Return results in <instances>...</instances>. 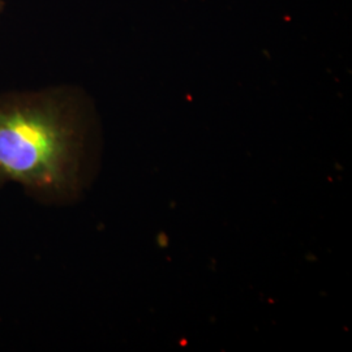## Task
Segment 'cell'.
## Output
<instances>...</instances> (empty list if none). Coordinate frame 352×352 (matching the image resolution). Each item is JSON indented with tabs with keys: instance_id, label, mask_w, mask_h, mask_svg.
Masks as SVG:
<instances>
[{
	"instance_id": "1",
	"label": "cell",
	"mask_w": 352,
	"mask_h": 352,
	"mask_svg": "<svg viewBox=\"0 0 352 352\" xmlns=\"http://www.w3.org/2000/svg\"><path fill=\"white\" fill-rule=\"evenodd\" d=\"M88 120L72 93L49 90L0 97V184L16 183L55 201L82 187Z\"/></svg>"
},
{
	"instance_id": "2",
	"label": "cell",
	"mask_w": 352,
	"mask_h": 352,
	"mask_svg": "<svg viewBox=\"0 0 352 352\" xmlns=\"http://www.w3.org/2000/svg\"><path fill=\"white\" fill-rule=\"evenodd\" d=\"M1 11H3V1L0 0V13H1Z\"/></svg>"
}]
</instances>
